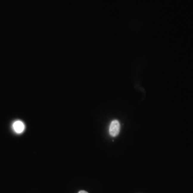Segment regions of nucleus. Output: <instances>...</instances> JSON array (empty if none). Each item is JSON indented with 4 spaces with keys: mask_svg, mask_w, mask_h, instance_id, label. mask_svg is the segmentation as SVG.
<instances>
[{
    "mask_svg": "<svg viewBox=\"0 0 193 193\" xmlns=\"http://www.w3.org/2000/svg\"><path fill=\"white\" fill-rule=\"evenodd\" d=\"M120 130V124L119 122L116 120L112 121L110 126V134L113 137L118 136Z\"/></svg>",
    "mask_w": 193,
    "mask_h": 193,
    "instance_id": "nucleus-1",
    "label": "nucleus"
},
{
    "mask_svg": "<svg viewBox=\"0 0 193 193\" xmlns=\"http://www.w3.org/2000/svg\"><path fill=\"white\" fill-rule=\"evenodd\" d=\"M13 128L17 133H21L24 131L25 126L21 121H16L13 124Z\"/></svg>",
    "mask_w": 193,
    "mask_h": 193,
    "instance_id": "nucleus-2",
    "label": "nucleus"
},
{
    "mask_svg": "<svg viewBox=\"0 0 193 193\" xmlns=\"http://www.w3.org/2000/svg\"><path fill=\"white\" fill-rule=\"evenodd\" d=\"M78 193H88V192H86V191H84V190H81L80 192Z\"/></svg>",
    "mask_w": 193,
    "mask_h": 193,
    "instance_id": "nucleus-3",
    "label": "nucleus"
}]
</instances>
